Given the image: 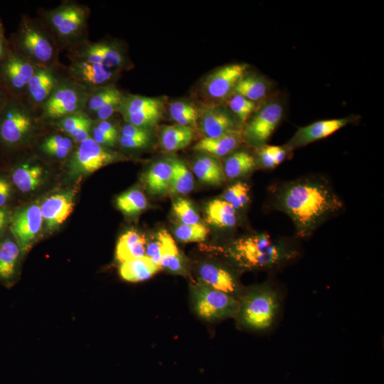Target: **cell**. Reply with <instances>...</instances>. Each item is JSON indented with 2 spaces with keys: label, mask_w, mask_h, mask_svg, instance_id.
<instances>
[{
  "label": "cell",
  "mask_w": 384,
  "mask_h": 384,
  "mask_svg": "<svg viewBox=\"0 0 384 384\" xmlns=\"http://www.w3.org/2000/svg\"><path fill=\"white\" fill-rule=\"evenodd\" d=\"M89 16L87 6L72 1L39 11V18L53 36L60 50H70L88 40Z\"/></svg>",
  "instance_id": "5"
},
{
  "label": "cell",
  "mask_w": 384,
  "mask_h": 384,
  "mask_svg": "<svg viewBox=\"0 0 384 384\" xmlns=\"http://www.w3.org/2000/svg\"><path fill=\"white\" fill-rule=\"evenodd\" d=\"M193 308L208 321L235 318L240 308L238 299L205 284L198 279L191 284Z\"/></svg>",
  "instance_id": "8"
},
{
  "label": "cell",
  "mask_w": 384,
  "mask_h": 384,
  "mask_svg": "<svg viewBox=\"0 0 384 384\" xmlns=\"http://www.w3.org/2000/svg\"><path fill=\"white\" fill-rule=\"evenodd\" d=\"M78 145L68 161L69 172L73 176L93 173L119 158V154L99 144L91 137Z\"/></svg>",
  "instance_id": "9"
},
{
  "label": "cell",
  "mask_w": 384,
  "mask_h": 384,
  "mask_svg": "<svg viewBox=\"0 0 384 384\" xmlns=\"http://www.w3.org/2000/svg\"><path fill=\"white\" fill-rule=\"evenodd\" d=\"M206 216L208 223L220 228H232L238 221L236 210L222 198L208 202Z\"/></svg>",
  "instance_id": "28"
},
{
  "label": "cell",
  "mask_w": 384,
  "mask_h": 384,
  "mask_svg": "<svg viewBox=\"0 0 384 384\" xmlns=\"http://www.w3.org/2000/svg\"><path fill=\"white\" fill-rule=\"evenodd\" d=\"M351 122L349 117L317 121L299 127L284 146L287 151L324 139Z\"/></svg>",
  "instance_id": "18"
},
{
  "label": "cell",
  "mask_w": 384,
  "mask_h": 384,
  "mask_svg": "<svg viewBox=\"0 0 384 384\" xmlns=\"http://www.w3.org/2000/svg\"><path fill=\"white\" fill-rule=\"evenodd\" d=\"M247 65L235 63L223 66L204 81L206 94L213 99H223L233 92L238 82L245 75Z\"/></svg>",
  "instance_id": "16"
},
{
  "label": "cell",
  "mask_w": 384,
  "mask_h": 384,
  "mask_svg": "<svg viewBox=\"0 0 384 384\" xmlns=\"http://www.w3.org/2000/svg\"><path fill=\"white\" fill-rule=\"evenodd\" d=\"M199 281L239 300L245 289L229 268L215 263H203L198 269Z\"/></svg>",
  "instance_id": "14"
},
{
  "label": "cell",
  "mask_w": 384,
  "mask_h": 384,
  "mask_svg": "<svg viewBox=\"0 0 384 384\" xmlns=\"http://www.w3.org/2000/svg\"><path fill=\"white\" fill-rule=\"evenodd\" d=\"M91 138L97 143L107 148L114 146L118 142L117 139L113 138L98 128L94 124V122L91 129Z\"/></svg>",
  "instance_id": "47"
},
{
  "label": "cell",
  "mask_w": 384,
  "mask_h": 384,
  "mask_svg": "<svg viewBox=\"0 0 384 384\" xmlns=\"http://www.w3.org/2000/svg\"><path fill=\"white\" fill-rule=\"evenodd\" d=\"M10 49L9 40L4 36H0V60L2 59Z\"/></svg>",
  "instance_id": "53"
},
{
  "label": "cell",
  "mask_w": 384,
  "mask_h": 384,
  "mask_svg": "<svg viewBox=\"0 0 384 384\" xmlns=\"http://www.w3.org/2000/svg\"><path fill=\"white\" fill-rule=\"evenodd\" d=\"M283 112L279 102L265 105L248 122L244 132L246 140L254 145H264L281 122Z\"/></svg>",
  "instance_id": "13"
},
{
  "label": "cell",
  "mask_w": 384,
  "mask_h": 384,
  "mask_svg": "<svg viewBox=\"0 0 384 384\" xmlns=\"http://www.w3.org/2000/svg\"><path fill=\"white\" fill-rule=\"evenodd\" d=\"M36 67L11 48L0 60V85L10 96L25 98L30 80Z\"/></svg>",
  "instance_id": "10"
},
{
  "label": "cell",
  "mask_w": 384,
  "mask_h": 384,
  "mask_svg": "<svg viewBox=\"0 0 384 384\" xmlns=\"http://www.w3.org/2000/svg\"><path fill=\"white\" fill-rule=\"evenodd\" d=\"M4 35V28L0 20V36Z\"/></svg>",
  "instance_id": "55"
},
{
  "label": "cell",
  "mask_w": 384,
  "mask_h": 384,
  "mask_svg": "<svg viewBox=\"0 0 384 384\" xmlns=\"http://www.w3.org/2000/svg\"><path fill=\"white\" fill-rule=\"evenodd\" d=\"M40 206L38 203L18 208L11 211L9 231L25 255L38 235L43 224Z\"/></svg>",
  "instance_id": "11"
},
{
  "label": "cell",
  "mask_w": 384,
  "mask_h": 384,
  "mask_svg": "<svg viewBox=\"0 0 384 384\" xmlns=\"http://www.w3.org/2000/svg\"><path fill=\"white\" fill-rule=\"evenodd\" d=\"M77 187L52 195L45 199L40 210L47 231H53L71 214L75 205Z\"/></svg>",
  "instance_id": "15"
},
{
  "label": "cell",
  "mask_w": 384,
  "mask_h": 384,
  "mask_svg": "<svg viewBox=\"0 0 384 384\" xmlns=\"http://www.w3.org/2000/svg\"><path fill=\"white\" fill-rule=\"evenodd\" d=\"M6 174L16 190L24 193L40 186L44 171L39 165L23 161L11 165Z\"/></svg>",
  "instance_id": "22"
},
{
  "label": "cell",
  "mask_w": 384,
  "mask_h": 384,
  "mask_svg": "<svg viewBox=\"0 0 384 384\" xmlns=\"http://www.w3.org/2000/svg\"><path fill=\"white\" fill-rule=\"evenodd\" d=\"M227 255L239 267L249 270H274L296 259L297 247L287 240L267 232L242 236L226 249Z\"/></svg>",
  "instance_id": "2"
},
{
  "label": "cell",
  "mask_w": 384,
  "mask_h": 384,
  "mask_svg": "<svg viewBox=\"0 0 384 384\" xmlns=\"http://www.w3.org/2000/svg\"><path fill=\"white\" fill-rule=\"evenodd\" d=\"M171 176V165L169 161H161L153 164L146 175V184L149 192L161 195L168 191Z\"/></svg>",
  "instance_id": "33"
},
{
  "label": "cell",
  "mask_w": 384,
  "mask_h": 384,
  "mask_svg": "<svg viewBox=\"0 0 384 384\" xmlns=\"http://www.w3.org/2000/svg\"><path fill=\"white\" fill-rule=\"evenodd\" d=\"M90 90L70 77L62 78L41 107L43 118L56 121L84 111Z\"/></svg>",
  "instance_id": "7"
},
{
  "label": "cell",
  "mask_w": 384,
  "mask_h": 384,
  "mask_svg": "<svg viewBox=\"0 0 384 384\" xmlns=\"http://www.w3.org/2000/svg\"><path fill=\"white\" fill-rule=\"evenodd\" d=\"M73 142L66 135L53 134L43 142L41 151L47 155L57 159H64L72 151Z\"/></svg>",
  "instance_id": "38"
},
{
  "label": "cell",
  "mask_w": 384,
  "mask_h": 384,
  "mask_svg": "<svg viewBox=\"0 0 384 384\" xmlns=\"http://www.w3.org/2000/svg\"><path fill=\"white\" fill-rule=\"evenodd\" d=\"M230 111L238 118L241 123H245L254 112L256 104L247 98L234 94L228 100Z\"/></svg>",
  "instance_id": "42"
},
{
  "label": "cell",
  "mask_w": 384,
  "mask_h": 384,
  "mask_svg": "<svg viewBox=\"0 0 384 384\" xmlns=\"http://www.w3.org/2000/svg\"><path fill=\"white\" fill-rule=\"evenodd\" d=\"M259 161L265 169H273L277 166L270 146H260L258 151Z\"/></svg>",
  "instance_id": "49"
},
{
  "label": "cell",
  "mask_w": 384,
  "mask_h": 384,
  "mask_svg": "<svg viewBox=\"0 0 384 384\" xmlns=\"http://www.w3.org/2000/svg\"><path fill=\"white\" fill-rule=\"evenodd\" d=\"M208 228L201 223L193 225L179 224L174 229L177 240L183 242H201L206 240Z\"/></svg>",
  "instance_id": "40"
},
{
  "label": "cell",
  "mask_w": 384,
  "mask_h": 384,
  "mask_svg": "<svg viewBox=\"0 0 384 384\" xmlns=\"http://www.w3.org/2000/svg\"><path fill=\"white\" fill-rule=\"evenodd\" d=\"M160 269L144 255L122 262L119 274L126 281L137 282L149 279Z\"/></svg>",
  "instance_id": "27"
},
{
  "label": "cell",
  "mask_w": 384,
  "mask_h": 384,
  "mask_svg": "<svg viewBox=\"0 0 384 384\" xmlns=\"http://www.w3.org/2000/svg\"><path fill=\"white\" fill-rule=\"evenodd\" d=\"M10 48L36 67H58V46L39 18L23 15L9 39Z\"/></svg>",
  "instance_id": "3"
},
{
  "label": "cell",
  "mask_w": 384,
  "mask_h": 384,
  "mask_svg": "<svg viewBox=\"0 0 384 384\" xmlns=\"http://www.w3.org/2000/svg\"><path fill=\"white\" fill-rule=\"evenodd\" d=\"M68 68L69 77L90 91L109 84L116 77L117 71L103 65L90 63L80 60H70Z\"/></svg>",
  "instance_id": "17"
},
{
  "label": "cell",
  "mask_w": 384,
  "mask_h": 384,
  "mask_svg": "<svg viewBox=\"0 0 384 384\" xmlns=\"http://www.w3.org/2000/svg\"><path fill=\"white\" fill-rule=\"evenodd\" d=\"M150 140L151 135L144 137H130L119 134L118 138V142L121 146L130 149H136L144 147L149 143Z\"/></svg>",
  "instance_id": "46"
},
{
  "label": "cell",
  "mask_w": 384,
  "mask_h": 384,
  "mask_svg": "<svg viewBox=\"0 0 384 384\" xmlns=\"http://www.w3.org/2000/svg\"><path fill=\"white\" fill-rule=\"evenodd\" d=\"M62 78L57 67H36L28 85L26 100L34 108H41Z\"/></svg>",
  "instance_id": "19"
},
{
  "label": "cell",
  "mask_w": 384,
  "mask_h": 384,
  "mask_svg": "<svg viewBox=\"0 0 384 384\" xmlns=\"http://www.w3.org/2000/svg\"><path fill=\"white\" fill-rule=\"evenodd\" d=\"M267 90L266 82L261 78L245 75L238 82L233 92L255 102L265 97Z\"/></svg>",
  "instance_id": "35"
},
{
  "label": "cell",
  "mask_w": 384,
  "mask_h": 384,
  "mask_svg": "<svg viewBox=\"0 0 384 384\" xmlns=\"http://www.w3.org/2000/svg\"><path fill=\"white\" fill-rule=\"evenodd\" d=\"M169 113L176 124H181L198 116V111L195 105L186 101H174L169 107Z\"/></svg>",
  "instance_id": "44"
},
{
  "label": "cell",
  "mask_w": 384,
  "mask_h": 384,
  "mask_svg": "<svg viewBox=\"0 0 384 384\" xmlns=\"http://www.w3.org/2000/svg\"><path fill=\"white\" fill-rule=\"evenodd\" d=\"M273 209L287 214L300 238H308L343 206L330 183L319 176L301 177L273 186Z\"/></svg>",
  "instance_id": "1"
},
{
  "label": "cell",
  "mask_w": 384,
  "mask_h": 384,
  "mask_svg": "<svg viewBox=\"0 0 384 384\" xmlns=\"http://www.w3.org/2000/svg\"><path fill=\"white\" fill-rule=\"evenodd\" d=\"M15 189L6 172L0 171V208L10 209Z\"/></svg>",
  "instance_id": "45"
},
{
  "label": "cell",
  "mask_w": 384,
  "mask_h": 384,
  "mask_svg": "<svg viewBox=\"0 0 384 384\" xmlns=\"http://www.w3.org/2000/svg\"><path fill=\"white\" fill-rule=\"evenodd\" d=\"M12 210L0 208V239L9 230Z\"/></svg>",
  "instance_id": "51"
},
{
  "label": "cell",
  "mask_w": 384,
  "mask_h": 384,
  "mask_svg": "<svg viewBox=\"0 0 384 384\" xmlns=\"http://www.w3.org/2000/svg\"><path fill=\"white\" fill-rule=\"evenodd\" d=\"M70 60H80L90 63L103 65L107 68L119 71L124 66L125 58L121 47L117 43L89 40L68 50Z\"/></svg>",
  "instance_id": "12"
},
{
  "label": "cell",
  "mask_w": 384,
  "mask_h": 384,
  "mask_svg": "<svg viewBox=\"0 0 384 384\" xmlns=\"http://www.w3.org/2000/svg\"><path fill=\"white\" fill-rule=\"evenodd\" d=\"M193 137L191 127L177 124L164 126L160 133V144L166 151H176L189 145Z\"/></svg>",
  "instance_id": "30"
},
{
  "label": "cell",
  "mask_w": 384,
  "mask_h": 384,
  "mask_svg": "<svg viewBox=\"0 0 384 384\" xmlns=\"http://www.w3.org/2000/svg\"><path fill=\"white\" fill-rule=\"evenodd\" d=\"M173 211L181 224L193 225L200 223V217L192 203L184 198H178L173 203Z\"/></svg>",
  "instance_id": "41"
},
{
  "label": "cell",
  "mask_w": 384,
  "mask_h": 384,
  "mask_svg": "<svg viewBox=\"0 0 384 384\" xmlns=\"http://www.w3.org/2000/svg\"><path fill=\"white\" fill-rule=\"evenodd\" d=\"M201 129L205 137L215 138L238 130L231 115L219 107H210L201 114Z\"/></svg>",
  "instance_id": "21"
},
{
  "label": "cell",
  "mask_w": 384,
  "mask_h": 384,
  "mask_svg": "<svg viewBox=\"0 0 384 384\" xmlns=\"http://www.w3.org/2000/svg\"><path fill=\"white\" fill-rule=\"evenodd\" d=\"M156 237L161 243V268L175 274H185V261L171 235L166 230H162Z\"/></svg>",
  "instance_id": "25"
},
{
  "label": "cell",
  "mask_w": 384,
  "mask_h": 384,
  "mask_svg": "<svg viewBox=\"0 0 384 384\" xmlns=\"http://www.w3.org/2000/svg\"><path fill=\"white\" fill-rule=\"evenodd\" d=\"M241 142V133L238 129L215 138L203 137L193 149L213 157L225 156L233 152Z\"/></svg>",
  "instance_id": "23"
},
{
  "label": "cell",
  "mask_w": 384,
  "mask_h": 384,
  "mask_svg": "<svg viewBox=\"0 0 384 384\" xmlns=\"http://www.w3.org/2000/svg\"><path fill=\"white\" fill-rule=\"evenodd\" d=\"M171 165V176L168 191L175 195H186L193 188L194 180L191 171L179 159H169Z\"/></svg>",
  "instance_id": "32"
},
{
  "label": "cell",
  "mask_w": 384,
  "mask_h": 384,
  "mask_svg": "<svg viewBox=\"0 0 384 384\" xmlns=\"http://www.w3.org/2000/svg\"><path fill=\"white\" fill-rule=\"evenodd\" d=\"M222 199L236 210L242 208L250 200V186L245 182L237 181L225 191Z\"/></svg>",
  "instance_id": "39"
},
{
  "label": "cell",
  "mask_w": 384,
  "mask_h": 384,
  "mask_svg": "<svg viewBox=\"0 0 384 384\" xmlns=\"http://www.w3.org/2000/svg\"><path fill=\"white\" fill-rule=\"evenodd\" d=\"M94 121V120H93ZM94 124L101 130L118 140L119 134L117 127L108 120L94 121Z\"/></svg>",
  "instance_id": "50"
},
{
  "label": "cell",
  "mask_w": 384,
  "mask_h": 384,
  "mask_svg": "<svg viewBox=\"0 0 384 384\" xmlns=\"http://www.w3.org/2000/svg\"><path fill=\"white\" fill-rule=\"evenodd\" d=\"M116 204L119 210L127 215H136L147 206L144 194L137 189L129 190L117 198Z\"/></svg>",
  "instance_id": "37"
},
{
  "label": "cell",
  "mask_w": 384,
  "mask_h": 384,
  "mask_svg": "<svg viewBox=\"0 0 384 384\" xmlns=\"http://www.w3.org/2000/svg\"><path fill=\"white\" fill-rule=\"evenodd\" d=\"M236 316L242 327L265 331L273 327L281 312L282 296L273 283L265 282L245 289Z\"/></svg>",
  "instance_id": "4"
},
{
  "label": "cell",
  "mask_w": 384,
  "mask_h": 384,
  "mask_svg": "<svg viewBox=\"0 0 384 384\" xmlns=\"http://www.w3.org/2000/svg\"><path fill=\"white\" fill-rule=\"evenodd\" d=\"M9 96L8 92L0 85V112L7 102Z\"/></svg>",
  "instance_id": "54"
},
{
  "label": "cell",
  "mask_w": 384,
  "mask_h": 384,
  "mask_svg": "<svg viewBox=\"0 0 384 384\" xmlns=\"http://www.w3.org/2000/svg\"><path fill=\"white\" fill-rule=\"evenodd\" d=\"M145 256L161 268V243L157 237L146 244Z\"/></svg>",
  "instance_id": "48"
},
{
  "label": "cell",
  "mask_w": 384,
  "mask_h": 384,
  "mask_svg": "<svg viewBox=\"0 0 384 384\" xmlns=\"http://www.w3.org/2000/svg\"><path fill=\"white\" fill-rule=\"evenodd\" d=\"M277 166L280 164L286 158L287 149L284 146H270Z\"/></svg>",
  "instance_id": "52"
},
{
  "label": "cell",
  "mask_w": 384,
  "mask_h": 384,
  "mask_svg": "<svg viewBox=\"0 0 384 384\" xmlns=\"http://www.w3.org/2000/svg\"><path fill=\"white\" fill-rule=\"evenodd\" d=\"M23 255L9 229L0 239V283L10 287L19 274L21 257Z\"/></svg>",
  "instance_id": "20"
},
{
  "label": "cell",
  "mask_w": 384,
  "mask_h": 384,
  "mask_svg": "<svg viewBox=\"0 0 384 384\" xmlns=\"http://www.w3.org/2000/svg\"><path fill=\"white\" fill-rule=\"evenodd\" d=\"M34 112L25 98L9 96L0 112V151H14L28 141L36 124Z\"/></svg>",
  "instance_id": "6"
},
{
  "label": "cell",
  "mask_w": 384,
  "mask_h": 384,
  "mask_svg": "<svg viewBox=\"0 0 384 384\" xmlns=\"http://www.w3.org/2000/svg\"><path fill=\"white\" fill-rule=\"evenodd\" d=\"M146 240L136 230H128L121 235L116 246V257L119 262L145 255Z\"/></svg>",
  "instance_id": "29"
},
{
  "label": "cell",
  "mask_w": 384,
  "mask_h": 384,
  "mask_svg": "<svg viewBox=\"0 0 384 384\" xmlns=\"http://www.w3.org/2000/svg\"><path fill=\"white\" fill-rule=\"evenodd\" d=\"M93 122L84 112L54 121L59 130L70 137L74 144H78L91 137Z\"/></svg>",
  "instance_id": "24"
},
{
  "label": "cell",
  "mask_w": 384,
  "mask_h": 384,
  "mask_svg": "<svg viewBox=\"0 0 384 384\" xmlns=\"http://www.w3.org/2000/svg\"><path fill=\"white\" fill-rule=\"evenodd\" d=\"M124 95L114 85L109 84L90 91L84 112L90 117L105 105L121 102Z\"/></svg>",
  "instance_id": "31"
},
{
  "label": "cell",
  "mask_w": 384,
  "mask_h": 384,
  "mask_svg": "<svg viewBox=\"0 0 384 384\" xmlns=\"http://www.w3.org/2000/svg\"><path fill=\"white\" fill-rule=\"evenodd\" d=\"M161 101L158 98L134 95H124L118 112L123 117L147 110L161 108Z\"/></svg>",
  "instance_id": "36"
},
{
  "label": "cell",
  "mask_w": 384,
  "mask_h": 384,
  "mask_svg": "<svg viewBox=\"0 0 384 384\" xmlns=\"http://www.w3.org/2000/svg\"><path fill=\"white\" fill-rule=\"evenodd\" d=\"M256 168L254 157L247 151L241 150L232 153L223 166L225 178L235 179L251 173Z\"/></svg>",
  "instance_id": "34"
},
{
  "label": "cell",
  "mask_w": 384,
  "mask_h": 384,
  "mask_svg": "<svg viewBox=\"0 0 384 384\" xmlns=\"http://www.w3.org/2000/svg\"><path fill=\"white\" fill-rule=\"evenodd\" d=\"M192 169L196 177L207 184L218 186L225 180L223 166L215 157L208 154L198 156Z\"/></svg>",
  "instance_id": "26"
},
{
  "label": "cell",
  "mask_w": 384,
  "mask_h": 384,
  "mask_svg": "<svg viewBox=\"0 0 384 384\" xmlns=\"http://www.w3.org/2000/svg\"><path fill=\"white\" fill-rule=\"evenodd\" d=\"M161 116V108H156L125 115L123 116V119L126 123L145 129H149L159 121Z\"/></svg>",
  "instance_id": "43"
}]
</instances>
